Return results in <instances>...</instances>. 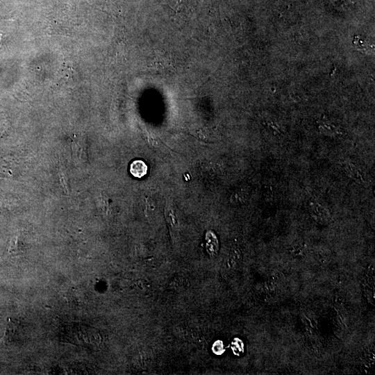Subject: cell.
<instances>
[{"label":"cell","instance_id":"6da1fadb","mask_svg":"<svg viewBox=\"0 0 375 375\" xmlns=\"http://www.w3.org/2000/svg\"><path fill=\"white\" fill-rule=\"evenodd\" d=\"M341 167L345 173L356 182L360 184L366 182V179L360 169L351 162L344 160L341 162Z\"/></svg>","mask_w":375,"mask_h":375},{"label":"cell","instance_id":"7a4b0ae2","mask_svg":"<svg viewBox=\"0 0 375 375\" xmlns=\"http://www.w3.org/2000/svg\"><path fill=\"white\" fill-rule=\"evenodd\" d=\"M147 165L143 160H135L131 164L130 172L135 177L142 178L147 174Z\"/></svg>","mask_w":375,"mask_h":375},{"label":"cell","instance_id":"3957f363","mask_svg":"<svg viewBox=\"0 0 375 375\" xmlns=\"http://www.w3.org/2000/svg\"><path fill=\"white\" fill-rule=\"evenodd\" d=\"M192 0H169V7L176 13L188 8V3Z\"/></svg>","mask_w":375,"mask_h":375}]
</instances>
